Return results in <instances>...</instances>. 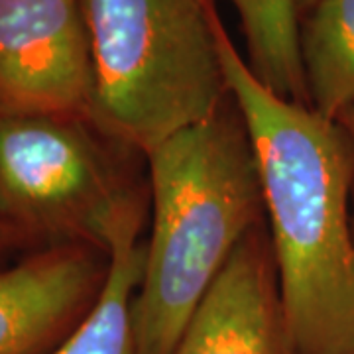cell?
<instances>
[{
	"label": "cell",
	"instance_id": "cell-1",
	"mask_svg": "<svg viewBox=\"0 0 354 354\" xmlns=\"http://www.w3.org/2000/svg\"><path fill=\"white\" fill-rule=\"evenodd\" d=\"M216 46L252 138L291 354H354V146L311 106L260 83L223 20Z\"/></svg>",
	"mask_w": 354,
	"mask_h": 354
},
{
	"label": "cell",
	"instance_id": "cell-2",
	"mask_svg": "<svg viewBox=\"0 0 354 354\" xmlns=\"http://www.w3.org/2000/svg\"><path fill=\"white\" fill-rule=\"evenodd\" d=\"M144 156L153 216L132 325L138 354H174L228 258L262 223L264 191L252 138L232 95L213 116Z\"/></svg>",
	"mask_w": 354,
	"mask_h": 354
},
{
	"label": "cell",
	"instance_id": "cell-3",
	"mask_svg": "<svg viewBox=\"0 0 354 354\" xmlns=\"http://www.w3.org/2000/svg\"><path fill=\"white\" fill-rule=\"evenodd\" d=\"M87 28L93 122L146 153L227 102L215 0H79Z\"/></svg>",
	"mask_w": 354,
	"mask_h": 354
},
{
	"label": "cell",
	"instance_id": "cell-4",
	"mask_svg": "<svg viewBox=\"0 0 354 354\" xmlns=\"http://www.w3.org/2000/svg\"><path fill=\"white\" fill-rule=\"evenodd\" d=\"M127 150L88 118L0 116V225L22 248L85 244L111 256L144 223Z\"/></svg>",
	"mask_w": 354,
	"mask_h": 354
},
{
	"label": "cell",
	"instance_id": "cell-5",
	"mask_svg": "<svg viewBox=\"0 0 354 354\" xmlns=\"http://www.w3.org/2000/svg\"><path fill=\"white\" fill-rule=\"evenodd\" d=\"M95 71L79 0H0V116L93 120Z\"/></svg>",
	"mask_w": 354,
	"mask_h": 354
},
{
	"label": "cell",
	"instance_id": "cell-6",
	"mask_svg": "<svg viewBox=\"0 0 354 354\" xmlns=\"http://www.w3.org/2000/svg\"><path fill=\"white\" fill-rule=\"evenodd\" d=\"M111 256L85 244L34 250L0 270V354H51L101 295Z\"/></svg>",
	"mask_w": 354,
	"mask_h": 354
},
{
	"label": "cell",
	"instance_id": "cell-7",
	"mask_svg": "<svg viewBox=\"0 0 354 354\" xmlns=\"http://www.w3.org/2000/svg\"><path fill=\"white\" fill-rule=\"evenodd\" d=\"M174 354H291L278 272L262 223L228 258Z\"/></svg>",
	"mask_w": 354,
	"mask_h": 354
},
{
	"label": "cell",
	"instance_id": "cell-8",
	"mask_svg": "<svg viewBox=\"0 0 354 354\" xmlns=\"http://www.w3.org/2000/svg\"><path fill=\"white\" fill-rule=\"evenodd\" d=\"M309 106L329 120L354 109V0H317L299 18Z\"/></svg>",
	"mask_w": 354,
	"mask_h": 354
},
{
	"label": "cell",
	"instance_id": "cell-9",
	"mask_svg": "<svg viewBox=\"0 0 354 354\" xmlns=\"http://www.w3.org/2000/svg\"><path fill=\"white\" fill-rule=\"evenodd\" d=\"M140 234H124L111 250L101 295L67 339L51 354H138L132 301L144 272L146 246Z\"/></svg>",
	"mask_w": 354,
	"mask_h": 354
},
{
	"label": "cell",
	"instance_id": "cell-10",
	"mask_svg": "<svg viewBox=\"0 0 354 354\" xmlns=\"http://www.w3.org/2000/svg\"><path fill=\"white\" fill-rule=\"evenodd\" d=\"M241 16L248 67L281 99L309 106L293 0H230Z\"/></svg>",
	"mask_w": 354,
	"mask_h": 354
},
{
	"label": "cell",
	"instance_id": "cell-11",
	"mask_svg": "<svg viewBox=\"0 0 354 354\" xmlns=\"http://www.w3.org/2000/svg\"><path fill=\"white\" fill-rule=\"evenodd\" d=\"M20 248H22V246L14 241L12 234L0 225V270H4V268H6V266H4V262H6V256H8L10 252H14V250H20Z\"/></svg>",
	"mask_w": 354,
	"mask_h": 354
},
{
	"label": "cell",
	"instance_id": "cell-12",
	"mask_svg": "<svg viewBox=\"0 0 354 354\" xmlns=\"http://www.w3.org/2000/svg\"><path fill=\"white\" fill-rule=\"evenodd\" d=\"M337 122L342 124V128L348 132V136H351V140H353V146H354V109L346 111V113L342 114ZM351 225H353V239H354V185H353V197H351Z\"/></svg>",
	"mask_w": 354,
	"mask_h": 354
},
{
	"label": "cell",
	"instance_id": "cell-13",
	"mask_svg": "<svg viewBox=\"0 0 354 354\" xmlns=\"http://www.w3.org/2000/svg\"><path fill=\"white\" fill-rule=\"evenodd\" d=\"M295 2V8H297V12H299V18H301V14H305L311 6H315L317 0H293Z\"/></svg>",
	"mask_w": 354,
	"mask_h": 354
}]
</instances>
